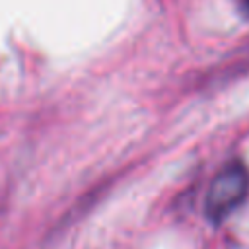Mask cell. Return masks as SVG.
I'll use <instances>...</instances> for the list:
<instances>
[{
    "label": "cell",
    "mask_w": 249,
    "mask_h": 249,
    "mask_svg": "<svg viewBox=\"0 0 249 249\" xmlns=\"http://www.w3.org/2000/svg\"><path fill=\"white\" fill-rule=\"evenodd\" d=\"M249 193V173L241 163L226 165L210 183L206 193V216L212 222L228 218Z\"/></svg>",
    "instance_id": "1"
},
{
    "label": "cell",
    "mask_w": 249,
    "mask_h": 249,
    "mask_svg": "<svg viewBox=\"0 0 249 249\" xmlns=\"http://www.w3.org/2000/svg\"><path fill=\"white\" fill-rule=\"evenodd\" d=\"M243 6H245V10L249 12V0H243Z\"/></svg>",
    "instance_id": "2"
}]
</instances>
